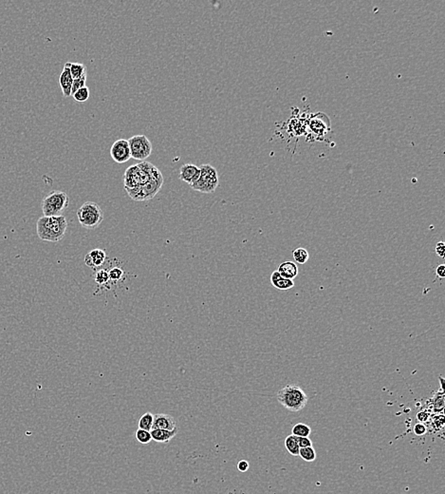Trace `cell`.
<instances>
[{
  "mask_svg": "<svg viewBox=\"0 0 445 494\" xmlns=\"http://www.w3.org/2000/svg\"><path fill=\"white\" fill-rule=\"evenodd\" d=\"M80 224L87 229H95L104 220V212L94 202H86L77 210Z\"/></svg>",
  "mask_w": 445,
  "mask_h": 494,
  "instance_id": "4",
  "label": "cell"
},
{
  "mask_svg": "<svg viewBox=\"0 0 445 494\" xmlns=\"http://www.w3.org/2000/svg\"><path fill=\"white\" fill-rule=\"evenodd\" d=\"M311 433L312 428L304 423H297L292 429V434L296 437H310Z\"/></svg>",
  "mask_w": 445,
  "mask_h": 494,
  "instance_id": "20",
  "label": "cell"
},
{
  "mask_svg": "<svg viewBox=\"0 0 445 494\" xmlns=\"http://www.w3.org/2000/svg\"><path fill=\"white\" fill-rule=\"evenodd\" d=\"M429 401H430L432 412L443 414V412L445 410V391L440 390L437 393H435L433 397L431 399H429Z\"/></svg>",
  "mask_w": 445,
  "mask_h": 494,
  "instance_id": "18",
  "label": "cell"
},
{
  "mask_svg": "<svg viewBox=\"0 0 445 494\" xmlns=\"http://www.w3.org/2000/svg\"><path fill=\"white\" fill-rule=\"evenodd\" d=\"M299 448H308L313 447V441L310 437H296Z\"/></svg>",
  "mask_w": 445,
  "mask_h": 494,
  "instance_id": "32",
  "label": "cell"
},
{
  "mask_svg": "<svg viewBox=\"0 0 445 494\" xmlns=\"http://www.w3.org/2000/svg\"><path fill=\"white\" fill-rule=\"evenodd\" d=\"M435 251H436V254L441 257V258H445V243L444 242H439L437 244H436V247H435Z\"/></svg>",
  "mask_w": 445,
  "mask_h": 494,
  "instance_id": "33",
  "label": "cell"
},
{
  "mask_svg": "<svg viewBox=\"0 0 445 494\" xmlns=\"http://www.w3.org/2000/svg\"><path fill=\"white\" fill-rule=\"evenodd\" d=\"M293 257L295 263L299 264H305L309 261L310 254L306 248L299 247L293 251Z\"/></svg>",
  "mask_w": 445,
  "mask_h": 494,
  "instance_id": "23",
  "label": "cell"
},
{
  "mask_svg": "<svg viewBox=\"0 0 445 494\" xmlns=\"http://www.w3.org/2000/svg\"><path fill=\"white\" fill-rule=\"evenodd\" d=\"M285 447L287 450L293 455V456H298L299 455V446H298V443H297V438L296 436H294L293 434L289 435L286 439H285Z\"/></svg>",
  "mask_w": 445,
  "mask_h": 494,
  "instance_id": "21",
  "label": "cell"
},
{
  "mask_svg": "<svg viewBox=\"0 0 445 494\" xmlns=\"http://www.w3.org/2000/svg\"><path fill=\"white\" fill-rule=\"evenodd\" d=\"M150 433H151L152 440L154 441H156L158 443H168L177 435L178 428H175L173 430L153 428L150 430Z\"/></svg>",
  "mask_w": 445,
  "mask_h": 494,
  "instance_id": "15",
  "label": "cell"
},
{
  "mask_svg": "<svg viewBox=\"0 0 445 494\" xmlns=\"http://www.w3.org/2000/svg\"><path fill=\"white\" fill-rule=\"evenodd\" d=\"M72 83H73V78L70 74L69 69L67 67H64L60 76H59V85L62 89L63 95L65 97H69L71 95V88H72Z\"/></svg>",
  "mask_w": 445,
  "mask_h": 494,
  "instance_id": "14",
  "label": "cell"
},
{
  "mask_svg": "<svg viewBox=\"0 0 445 494\" xmlns=\"http://www.w3.org/2000/svg\"><path fill=\"white\" fill-rule=\"evenodd\" d=\"M200 175L197 181L191 185L190 187L198 192L213 193L219 184L217 169L211 165H201L199 166Z\"/></svg>",
  "mask_w": 445,
  "mask_h": 494,
  "instance_id": "6",
  "label": "cell"
},
{
  "mask_svg": "<svg viewBox=\"0 0 445 494\" xmlns=\"http://www.w3.org/2000/svg\"><path fill=\"white\" fill-rule=\"evenodd\" d=\"M153 420H154V415H152L151 413H145L139 419V422H138L139 428L150 431L152 429Z\"/></svg>",
  "mask_w": 445,
  "mask_h": 494,
  "instance_id": "22",
  "label": "cell"
},
{
  "mask_svg": "<svg viewBox=\"0 0 445 494\" xmlns=\"http://www.w3.org/2000/svg\"><path fill=\"white\" fill-rule=\"evenodd\" d=\"M94 280L96 283L99 285H105L109 282V272L105 269H101L97 271V273L94 277Z\"/></svg>",
  "mask_w": 445,
  "mask_h": 494,
  "instance_id": "27",
  "label": "cell"
},
{
  "mask_svg": "<svg viewBox=\"0 0 445 494\" xmlns=\"http://www.w3.org/2000/svg\"><path fill=\"white\" fill-rule=\"evenodd\" d=\"M110 155L114 162L118 164L128 162L131 159L128 141L126 139H119L115 141L110 148Z\"/></svg>",
  "mask_w": 445,
  "mask_h": 494,
  "instance_id": "9",
  "label": "cell"
},
{
  "mask_svg": "<svg viewBox=\"0 0 445 494\" xmlns=\"http://www.w3.org/2000/svg\"><path fill=\"white\" fill-rule=\"evenodd\" d=\"M69 204V198L63 191H54L44 198L42 211L44 216H61Z\"/></svg>",
  "mask_w": 445,
  "mask_h": 494,
  "instance_id": "7",
  "label": "cell"
},
{
  "mask_svg": "<svg viewBox=\"0 0 445 494\" xmlns=\"http://www.w3.org/2000/svg\"><path fill=\"white\" fill-rule=\"evenodd\" d=\"M152 164L149 162H141L129 166L124 175V183L126 190L141 187L149 179V170Z\"/></svg>",
  "mask_w": 445,
  "mask_h": 494,
  "instance_id": "5",
  "label": "cell"
},
{
  "mask_svg": "<svg viewBox=\"0 0 445 494\" xmlns=\"http://www.w3.org/2000/svg\"><path fill=\"white\" fill-rule=\"evenodd\" d=\"M299 456L307 462H314L316 459V452L313 447L301 448L299 450Z\"/></svg>",
  "mask_w": 445,
  "mask_h": 494,
  "instance_id": "24",
  "label": "cell"
},
{
  "mask_svg": "<svg viewBox=\"0 0 445 494\" xmlns=\"http://www.w3.org/2000/svg\"><path fill=\"white\" fill-rule=\"evenodd\" d=\"M271 282L278 290H289L294 286V282L281 277L277 270L273 271L271 276Z\"/></svg>",
  "mask_w": 445,
  "mask_h": 494,
  "instance_id": "17",
  "label": "cell"
},
{
  "mask_svg": "<svg viewBox=\"0 0 445 494\" xmlns=\"http://www.w3.org/2000/svg\"><path fill=\"white\" fill-rule=\"evenodd\" d=\"M163 185V174L155 165H152L149 170L148 181L141 187H135L133 189L127 190V192L128 196L136 202L147 201L151 200L159 193Z\"/></svg>",
  "mask_w": 445,
  "mask_h": 494,
  "instance_id": "2",
  "label": "cell"
},
{
  "mask_svg": "<svg viewBox=\"0 0 445 494\" xmlns=\"http://www.w3.org/2000/svg\"><path fill=\"white\" fill-rule=\"evenodd\" d=\"M89 95H90V91H89V88H87V86L84 87V88L78 89L76 92H74L72 94L74 100L76 102H79V103L87 102L88 98H89Z\"/></svg>",
  "mask_w": 445,
  "mask_h": 494,
  "instance_id": "25",
  "label": "cell"
},
{
  "mask_svg": "<svg viewBox=\"0 0 445 494\" xmlns=\"http://www.w3.org/2000/svg\"><path fill=\"white\" fill-rule=\"evenodd\" d=\"M277 271L283 278L293 281V279H295L297 277L299 270H298V266L296 265L295 263L285 262L278 266Z\"/></svg>",
  "mask_w": 445,
  "mask_h": 494,
  "instance_id": "16",
  "label": "cell"
},
{
  "mask_svg": "<svg viewBox=\"0 0 445 494\" xmlns=\"http://www.w3.org/2000/svg\"><path fill=\"white\" fill-rule=\"evenodd\" d=\"M277 399L285 409L291 412H299L307 406L309 396L298 385H288L277 393Z\"/></svg>",
  "mask_w": 445,
  "mask_h": 494,
  "instance_id": "3",
  "label": "cell"
},
{
  "mask_svg": "<svg viewBox=\"0 0 445 494\" xmlns=\"http://www.w3.org/2000/svg\"><path fill=\"white\" fill-rule=\"evenodd\" d=\"M433 426L438 430L444 428V426H445V417H444L443 414L434 417V418H433Z\"/></svg>",
  "mask_w": 445,
  "mask_h": 494,
  "instance_id": "30",
  "label": "cell"
},
{
  "mask_svg": "<svg viewBox=\"0 0 445 494\" xmlns=\"http://www.w3.org/2000/svg\"><path fill=\"white\" fill-rule=\"evenodd\" d=\"M436 275L440 279L445 278V264H440L436 267Z\"/></svg>",
  "mask_w": 445,
  "mask_h": 494,
  "instance_id": "35",
  "label": "cell"
},
{
  "mask_svg": "<svg viewBox=\"0 0 445 494\" xmlns=\"http://www.w3.org/2000/svg\"><path fill=\"white\" fill-rule=\"evenodd\" d=\"M326 117V115H320V113H319L318 115H316L311 120L310 127L312 129V132H314V134L316 137H324L326 135V132L329 131L328 119L324 121V119Z\"/></svg>",
  "mask_w": 445,
  "mask_h": 494,
  "instance_id": "11",
  "label": "cell"
},
{
  "mask_svg": "<svg viewBox=\"0 0 445 494\" xmlns=\"http://www.w3.org/2000/svg\"><path fill=\"white\" fill-rule=\"evenodd\" d=\"M67 229V220L65 216H54L39 218L36 222L37 236L44 242H58L65 237Z\"/></svg>",
  "mask_w": 445,
  "mask_h": 494,
  "instance_id": "1",
  "label": "cell"
},
{
  "mask_svg": "<svg viewBox=\"0 0 445 494\" xmlns=\"http://www.w3.org/2000/svg\"><path fill=\"white\" fill-rule=\"evenodd\" d=\"M417 418H418V420L420 421V423H424V424L425 422H427V421L429 420V418H430V414H429V412H428L427 410H424V411L420 412V413L417 415Z\"/></svg>",
  "mask_w": 445,
  "mask_h": 494,
  "instance_id": "34",
  "label": "cell"
},
{
  "mask_svg": "<svg viewBox=\"0 0 445 494\" xmlns=\"http://www.w3.org/2000/svg\"><path fill=\"white\" fill-rule=\"evenodd\" d=\"M86 82H87V72L84 75L80 77V78H78V79H73L72 88H71V95L74 92H76L78 89L86 87Z\"/></svg>",
  "mask_w": 445,
  "mask_h": 494,
  "instance_id": "28",
  "label": "cell"
},
{
  "mask_svg": "<svg viewBox=\"0 0 445 494\" xmlns=\"http://www.w3.org/2000/svg\"><path fill=\"white\" fill-rule=\"evenodd\" d=\"M153 428H160L166 430H173L177 428V422L175 418L165 414H157L154 416Z\"/></svg>",
  "mask_w": 445,
  "mask_h": 494,
  "instance_id": "12",
  "label": "cell"
},
{
  "mask_svg": "<svg viewBox=\"0 0 445 494\" xmlns=\"http://www.w3.org/2000/svg\"><path fill=\"white\" fill-rule=\"evenodd\" d=\"M414 433L418 436H423L424 435L426 432H427V428L426 426L424 425V423H417L415 426H414Z\"/></svg>",
  "mask_w": 445,
  "mask_h": 494,
  "instance_id": "31",
  "label": "cell"
},
{
  "mask_svg": "<svg viewBox=\"0 0 445 494\" xmlns=\"http://www.w3.org/2000/svg\"><path fill=\"white\" fill-rule=\"evenodd\" d=\"M200 175V169L199 166L194 165V164H185L181 166L180 169V179L188 184L189 186L193 185L197 181Z\"/></svg>",
  "mask_w": 445,
  "mask_h": 494,
  "instance_id": "10",
  "label": "cell"
},
{
  "mask_svg": "<svg viewBox=\"0 0 445 494\" xmlns=\"http://www.w3.org/2000/svg\"><path fill=\"white\" fill-rule=\"evenodd\" d=\"M131 158L143 162L152 153L151 141L145 135H135L128 140Z\"/></svg>",
  "mask_w": 445,
  "mask_h": 494,
  "instance_id": "8",
  "label": "cell"
},
{
  "mask_svg": "<svg viewBox=\"0 0 445 494\" xmlns=\"http://www.w3.org/2000/svg\"><path fill=\"white\" fill-rule=\"evenodd\" d=\"M439 377H440V384H441V390H442V391H445V388H444V381H445V378H444V377H443L442 375H440Z\"/></svg>",
  "mask_w": 445,
  "mask_h": 494,
  "instance_id": "37",
  "label": "cell"
},
{
  "mask_svg": "<svg viewBox=\"0 0 445 494\" xmlns=\"http://www.w3.org/2000/svg\"><path fill=\"white\" fill-rule=\"evenodd\" d=\"M107 260V254L102 249H93L86 255L85 264L89 268H98L105 264Z\"/></svg>",
  "mask_w": 445,
  "mask_h": 494,
  "instance_id": "13",
  "label": "cell"
},
{
  "mask_svg": "<svg viewBox=\"0 0 445 494\" xmlns=\"http://www.w3.org/2000/svg\"><path fill=\"white\" fill-rule=\"evenodd\" d=\"M109 280L117 282V281H120L123 278L124 271L120 267H113L112 269H110V271L109 272Z\"/></svg>",
  "mask_w": 445,
  "mask_h": 494,
  "instance_id": "29",
  "label": "cell"
},
{
  "mask_svg": "<svg viewBox=\"0 0 445 494\" xmlns=\"http://www.w3.org/2000/svg\"><path fill=\"white\" fill-rule=\"evenodd\" d=\"M249 467H250L249 462L246 461V460H241L238 463V469H239V472H247L249 470Z\"/></svg>",
  "mask_w": 445,
  "mask_h": 494,
  "instance_id": "36",
  "label": "cell"
},
{
  "mask_svg": "<svg viewBox=\"0 0 445 494\" xmlns=\"http://www.w3.org/2000/svg\"><path fill=\"white\" fill-rule=\"evenodd\" d=\"M135 435H136V439L138 440L141 444H148L152 440L150 431L141 429V428L137 429Z\"/></svg>",
  "mask_w": 445,
  "mask_h": 494,
  "instance_id": "26",
  "label": "cell"
},
{
  "mask_svg": "<svg viewBox=\"0 0 445 494\" xmlns=\"http://www.w3.org/2000/svg\"><path fill=\"white\" fill-rule=\"evenodd\" d=\"M65 66L69 69L70 74L73 79H78L82 75H84L87 72V68L84 64L81 63H71V62H66Z\"/></svg>",
  "mask_w": 445,
  "mask_h": 494,
  "instance_id": "19",
  "label": "cell"
}]
</instances>
